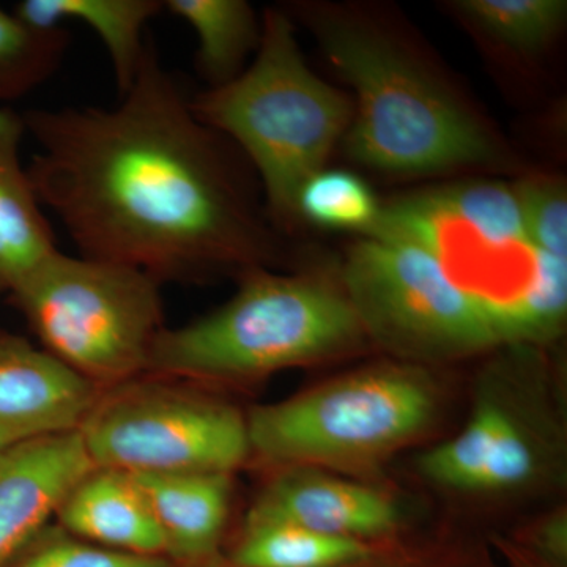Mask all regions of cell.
I'll use <instances>...</instances> for the list:
<instances>
[{
    "mask_svg": "<svg viewBox=\"0 0 567 567\" xmlns=\"http://www.w3.org/2000/svg\"><path fill=\"white\" fill-rule=\"evenodd\" d=\"M22 117L39 144L28 166L33 189L81 256L159 282L245 271L270 256L221 134L197 117L151 43L115 106Z\"/></svg>",
    "mask_w": 567,
    "mask_h": 567,
    "instance_id": "6da1fadb",
    "label": "cell"
},
{
    "mask_svg": "<svg viewBox=\"0 0 567 567\" xmlns=\"http://www.w3.org/2000/svg\"><path fill=\"white\" fill-rule=\"evenodd\" d=\"M306 18L357 93L346 133L354 162L406 177L498 162V144L483 123L398 41L342 11L311 10Z\"/></svg>",
    "mask_w": 567,
    "mask_h": 567,
    "instance_id": "7a4b0ae2",
    "label": "cell"
},
{
    "mask_svg": "<svg viewBox=\"0 0 567 567\" xmlns=\"http://www.w3.org/2000/svg\"><path fill=\"white\" fill-rule=\"evenodd\" d=\"M364 336L344 290L309 274L245 270L221 308L164 328L147 374L185 382H244L333 357Z\"/></svg>",
    "mask_w": 567,
    "mask_h": 567,
    "instance_id": "3957f363",
    "label": "cell"
},
{
    "mask_svg": "<svg viewBox=\"0 0 567 567\" xmlns=\"http://www.w3.org/2000/svg\"><path fill=\"white\" fill-rule=\"evenodd\" d=\"M197 117L248 156L262 181L268 210L295 221L303 183L349 130L352 103L306 65L292 21L265 10L256 58L237 78L192 99Z\"/></svg>",
    "mask_w": 567,
    "mask_h": 567,
    "instance_id": "277c9868",
    "label": "cell"
},
{
    "mask_svg": "<svg viewBox=\"0 0 567 567\" xmlns=\"http://www.w3.org/2000/svg\"><path fill=\"white\" fill-rule=\"evenodd\" d=\"M158 279L54 251L9 293L40 347L100 391L147 374L164 330Z\"/></svg>",
    "mask_w": 567,
    "mask_h": 567,
    "instance_id": "5b68a950",
    "label": "cell"
},
{
    "mask_svg": "<svg viewBox=\"0 0 567 567\" xmlns=\"http://www.w3.org/2000/svg\"><path fill=\"white\" fill-rule=\"evenodd\" d=\"M434 413V390L423 375L380 365L257 406L246 423L251 453L268 464L358 468L421 434Z\"/></svg>",
    "mask_w": 567,
    "mask_h": 567,
    "instance_id": "8992f818",
    "label": "cell"
},
{
    "mask_svg": "<svg viewBox=\"0 0 567 567\" xmlns=\"http://www.w3.org/2000/svg\"><path fill=\"white\" fill-rule=\"evenodd\" d=\"M368 237L406 241L432 254L483 311L498 344H536L561 333L567 259L528 240L487 237L421 193L382 207Z\"/></svg>",
    "mask_w": 567,
    "mask_h": 567,
    "instance_id": "52a82bcc",
    "label": "cell"
},
{
    "mask_svg": "<svg viewBox=\"0 0 567 567\" xmlns=\"http://www.w3.org/2000/svg\"><path fill=\"white\" fill-rule=\"evenodd\" d=\"M76 429L93 466L130 475H230L251 454L237 409L162 377L100 391Z\"/></svg>",
    "mask_w": 567,
    "mask_h": 567,
    "instance_id": "ba28073f",
    "label": "cell"
},
{
    "mask_svg": "<svg viewBox=\"0 0 567 567\" xmlns=\"http://www.w3.org/2000/svg\"><path fill=\"white\" fill-rule=\"evenodd\" d=\"M342 278L364 334L395 353L440 360L499 346L483 311L420 246L365 237Z\"/></svg>",
    "mask_w": 567,
    "mask_h": 567,
    "instance_id": "9c48e42d",
    "label": "cell"
},
{
    "mask_svg": "<svg viewBox=\"0 0 567 567\" xmlns=\"http://www.w3.org/2000/svg\"><path fill=\"white\" fill-rule=\"evenodd\" d=\"M92 468L78 429L28 436L0 453V567L41 535Z\"/></svg>",
    "mask_w": 567,
    "mask_h": 567,
    "instance_id": "30bf717a",
    "label": "cell"
},
{
    "mask_svg": "<svg viewBox=\"0 0 567 567\" xmlns=\"http://www.w3.org/2000/svg\"><path fill=\"white\" fill-rule=\"evenodd\" d=\"M248 522H284L365 540L393 532L399 509L375 488L311 468H286L257 498Z\"/></svg>",
    "mask_w": 567,
    "mask_h": 567,
    "instance_id": "8fae6325",
    "label": "cell"
},
{
    "mask_svg": "<svg viewBox=\"0 0 567 567\" xmlns=\"http://www.w3.org/2000/svg\"><path fill=\"white\" fill-rule=\"evenodd\" d=\"M99 394L41 347L0 330V427L28 436L71 431Z\"/></svg>",
    "mask_w": 567,
    "mask_h": 567,
    "instance_id": "7c38bea8",
    "label": "cell"
},
{
    "mask_svg": "<svg viewBox=\"0 0 567 567\" xmlns=\"http://www.w3.org/2000/svg\"><path fill=\"white\" fill-rule=\"evenodd\" d=\"M532 440L507 410L484 402L454 439L421 457L424 476L458 491H507L535 475Z\"/></svg>",
    "mask_w": 567,
    "mask_h": 567,
    "instance_id": "4fadbf2b",
    "label": "cell"
},
{
    "mask_svg": "<svg viewBox=\"0 0 567 567\" xmlns=\"http://www.w3.org/2000/svg\"><path fill=\"white\" fill-rule=\"evenodd\" d=\"M55 516L66 533L96 546L147 557L166 554L147 496L134 476L121 470L92 468Z\"/></svg>",
    "mask_w": 567,
    "mask_h": 567,
    "instance_id": "5bb4252c",
    "label": "cell"
},
{
    "mask_svg": "<svg viewBox=\"0 0 567 567\" xmlns=\"http://www.w3.org/2000/svg\"><path fill=\"white\" fill-rule=\"evenodd\" d=\"M24 117L0 106V293L58 251L54 230L22 164Z\"/></svg>",
    "mask_w": 567,
    "mask_h": 567,
    "instance_id": "9a60e30c",
    "label": "cell"
},
{
    "mask_svg": "<svg viewBox=\"0 0 567 567\" xmlns=\"http://www.w3.org/2000/svg\"><path fill=\"white\" fill-rule=\"evenodd\" d=\"M133 476L155 514L167 555L199 561L215 551L229 514L227 473Z\"/></svg>",
    "mask_w": 567,
    "mask_h": 567,
    "instance_id": "2e32d148",
    "label": "cell"
},
{
    "mask_svg": "<svg viewBox=\"0 0 567 567\" xmlns=\"http://www.w3.org/2000/svg\"><path fill=\"white\" fill-rule=\"evenodd\" d=\"M164 10L158 0H22L13 13L33 28H61L80 21L95 31L106 48L118 92L132 87L144 61L148 22Z\"/></svg>",
    "mask_w": 567,
    "mask_h": 567,
    "instance_id": "e0dca14e",
    "label": "cell"
},
{
    "mask_svg": "<svg viewBox=\"0 0 567 567\" xmlns=\"http://www.w3.org/2000/svg\"><path fill=\"white\" fill-rule=\"evenodd\" d=\"M164 10L196 32L197 66L210 89L237 78L259 48L262 21L244 0H167Z\"/></svg>",
    "mask_w": 567,
    "mask_h": 567,
    "instance_id": "ac0fdd59",
    "label": "cell"
},
{
    "mask_svg": "<svg viewBox=\"0 0 567 567\" xmlns=\"http://www.w3.org/2000/svg\"><path fill=\"white\" fill-rule=\"evenodd\" d=\"M371 555L365 540L323 535L284 522H246L237 567H341Z\"/></svg>",
    "mask_w": 567,
    "mask_h": 567,
    "instance_id": "d6986e66",
    "label": "cell"
},
{
    "mask_svg": "<svg viewBox=\"0 0 567 567\" xmlns=\"http://www.w3.org/2000/svg\"><path fill=\"white\" fill-rule=\"evenodd\" d=\"M69 47L62 25L33 28L0 9V103L20 100L54 76Z\"/></svg>",
    "mask_w": 567,
    "mask_h": 567,
    "instance_id": "ffe728a7",
    "label": "cell"
},
{
    "mask_svg": "<svg viewBox=\"0 0 567 567\" xmlns=\"http://www.w3.org/2000/svg\"><path fill=\"white\" fill-rule=\"evenodd\" d=\"M488 37L517 52H536L565 22L563 0H462L456 3Z\"/></svg>",
    "mask_w": 567,
    "mask_h": 567,
    "instance_id": "44dd1931",
    "label": "cell"
},
{
    "mask_svg": "<svg viewBox=\"0 0 567 567\" xmlns=\"http://www.w3.org/2000/svg\"><path fill=\"white\" fill-rule=\"evenodd\" d=\"M382 205L364 181L346 171H319L303 183L295 203V219L368 235Z\"/></svg>",
    "mask_w": 567,
    "mask_h": 567,
    "instance_id": "7402d4cb",
    "label": "cell"
},
{
    "mask_svg": "<svg viewBox=\"0 0 567 567\" xmlns=\"http://www.w3.org/2000/svg\"><path fill=\"white\" fill-rule=\"evenodd\" d=\"M462 221L496 240H528L516 188L498 182H466L427 192Z\"/></svg>",
    "mask_w": 567,
    "mask_h": 567,
    "instance_id": "603a6c76",
    "label": "cell"
},
{
    "mask_svg": "<svg viewBox=\"0 0 567 567\" xmlns=\"http://www.w3.org/2000/svg\"><path fill=\"white\" fill-rule=\"evenodd\" d=\"M529 244L550 256L567 257V196L565 183L533 175L516 186Z\"/></svg>",
    "mask_w": 567,
    "mask_h": 567,
    "instance_id": "cb8c5ba5",
    "label": "cell"
},
{
    "mask_svg": "<svg viewBox=\"0 0 567 567\" xmlns=\"http://www.w3.org/2000/svg\"><path fill=\"white\" fill-rule=\"evenodd\" d=\"M41 537L43 539L18 567H173L162 557L125 554L96 546L70 535L65 529H55Z\"/></svg>",
    "mask_w": 567,
    "mask_h": 567,
    "instance_id": "d4e9b609",
    "label": "cell"
},
{
    "mask_svg": "<svg viewBox=\"0 0 567 567\" xmlns=\"http://www.w3.org/2000/svg\"><path fill=\"white\" fill-rule=\"evenodd\" d=\"M536 550H539L550 561H566L567 524L565 514L548 518L536 529Z\"/></svg>",
    "mask_w": 567,
    "mask_h": 567,
    "instance_id": "484cf974",
    "label": "cell"
},
{
    "mask_svg": "<svg viewBox=\"0 0 567 567\" xmlns=\"http://www.w3.org/2000/svg\"><path fill=\"white\" fill-rule=\"evenodd\" d=\"M503 551H505L507 561H509L513 567H544L540 566L539 563H536L532 555L514 546V544L503 546Z\"/></svg>",
    "mask_w": 567,
    "mask_h": 567,
    "instance_id": "4316f807",
    "label": "cell"
},
{
    "mask_svg": "<svg viewBox=\"0 0 567 567\" xmlns=\"http://www.w3.org/2000/svg\"><path fill=\"white\" fill-rule=\"evenodd\" d=\"M22 439H28V435H22L20 432L10 431V429L0 427V453L7 450L13 443L20 442Z\"/></svg>",
    "mask_w": 567,
    "mask_h": 567,
    "instance_id": "83f0119b",
    "label": "cell"
},
{
    "mask_svg": "<svg viewBox=\"0 0 567 567\" xmlns=\"http://www.w3.org/2000/svg\"><path fill=\"white\" fill-rule=\"evenodd\" d=\"M204 567H213V566H204Z\"/></svg>",
    "mask_w": 567,
    "mask_h": 567,
    "instance_id": "f1b7e54d",
    "label": "cell"
}]
</instances>
